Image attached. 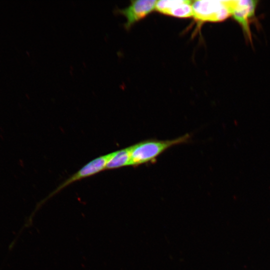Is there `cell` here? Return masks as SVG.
I'll return each mask as SVG.
<instances>
[{
  "mask_svg": "<svg viewBox=\"0 0 270 270\" xmlns=\"http://www.w3.org/2000/svg\"><path fill=\"white\" fill-rule=\"evenodd\" d=\"M190 138L188 134L172 140H147L130 146V166H138L154 161L168 148L184 143Z\"/></svg>",
  "mask_w": 270,
  "mask_h": 270,
  "instance_id": "cell-1",
  "label": "cell"
},
{
  "mask_svg": "<svg viewBox=\"0 0 270 270\" xmlns=\"http://www.w3.org/2000/svg\"><path fill=\"white\" fill-rule=\"evenodd\" d=\"M192 8L193 16L200 22H220L231 16L230 0H195Z\"/></svg>",
  "mask_w": 270,
  "mask_h": 270,
  "instance_id": "cell-2",
  "label": "cell"
},
{
  "mask_svg": "<svg viewBox=\"0 0 270 270\" xmlns=\"http://www.w3.org/2000/svg\"><path fill=\"white\" fill-rule=\"evenodd\" d=\"M114 154V152L107 154L101 156L88 162L61 184L52 192L48 198L58 192L73 182L91 176L105 170L107 163Z\"/></svg>",
  "mask_w": 270,
  "mask_h": 270,
  "instance_id": "cell-3",
  "label": "cell"
},
{
  "mask_svg": "<svg viewBox=\"0 0 270 270\" xmlns=\"http://www.w3.org/2000/svg\"><path fill=\"white\" fill-rule=\"evenodd\" d=\"M258 0H230L231 16L242 26L246 38L252 40L250 27V20L254 16Z\"/></svg>",
  "mask_w": 270,
  "mask_h": 270,
  "instance_id": "cell-4",
  "label": "cell"
},
{
  "mask_svg": "<svg viewBox=\"0 0 270 270\" xmlns=\"http://www.w3.org/2000/svg\"><path fill=\"white\" fill-rule=\"evenodd\" d=\"M156 2L155 0H131L128 7L122 9L116 8L114 12L126 18V22L124 26L126 29L128 30L135 22L152 12L155 8Z\"/></svg>",
  "mask_w": 270,
  "mask_h": 270,
  "instance_id": "cell-5",
  "label": "cell"
},
{
  "mask_svg": "<svg viewBox=\"0 0 270 270\" xmlns=\"http://www.w3.org/2000/svg\"><path fill=\"white\" fill-rule=\"evenodd\" d=\"M192 2L188 0H160L156 2L155 8L166 15L188 18L193 16Z\"/></svg>",
  "mask_w": 270,
  "mask_h": 270,
  "instance_id": "cell-6",
  "label": "cell"
},
{
  "mask_svg": "<svg viewBox=\"0 0 270 270\" xmlns=\"http://www.w3.org/2000/svg\"><path fill=\"white\" fill-rule=\"evenodd\" d=\"M130 146L114 152V154L108 162L106 170H112L130 166Z\"/></svg>",
  "mask_w": 270,
  "mask_h": 270,
  "instance_id": "cell-7",
  "label": "cell"
}]
</instances>
